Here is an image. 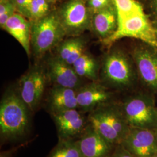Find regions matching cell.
Instances as JSON below:
<instances>
[{"mask_svg": "<svg viewBox=\"0 0 157 157\" xmlns=\"http://www.w3.org/2000/svg\"><path fill=\"white\" fill-rule=\"evenodd\" d=\"M47 107L51 115L69 109H78L76 90L53 86L47 97Z\"/></svg>", "mask_w": 157, "mask_h": 157, "instance_id": "obj_15", "label": "cell"}, {"mask_svg": "<svg viewBox=\"0 0 157 157\" xmlns=\"http://www.w3.org/2000/svg\"></svg>", "mask_w": 157, "mask_h": 157, "instance_id": "obj_32", "label": "cell"}, {"mask_svg": "<svg viewBox=\"0 0 157 157\" xmlns=\"http://www.w3.org/2000/svg\"><path fill=\"white\" fill-rule=\"evenodd\" d=\"M30 112L17 91H8L0 104L1 140L17 141L28 135L30 128Z\"/></svg>", "mask_w": 157, "mask_h": 157, "instance_id": "obj_1", "label": "cell"}, {"mask_svg": "<svg viewBox=\"0 0 157 157\" xmlns=\"http://www.w3.org/2000/svg\"><path fill=\"white\" fill-rule=\"evenodd\" d=\"M86 1H87V0H86Z\"/></svg>", "mask_w": 157, "mask_h": 157, "instance_id": "obj_31", "label": "cell"}, {"mask_svg": "<svg viewBox=\"0 0 157 157\" xmlns=\"http://www.w3.org/2000/svg\"><path fill=\"white\" fill-rule=\"evenodd\" d=\"M46 75L53 86L78 90L83 84L81 78L75 72L72 65L56 56L47 62Z\"/></svg>", "mask_w": 157, "mask_h": 157, "instance_id": "obj_11", "label": "cell"}, {"mask_svg": "<svg viewBox=\"0 0 157 157\" xmlns=\"http://www.w3.org/2000/svg\"><path fill=\"white\" fill-rule=\"evenodd\" d=\"M112 2V0H87V6L93 15V13L105 8Z\"/></svg>", "mask_w": 157, "mask_h": 157, "instance_id": "obj_23", "label": "cell"}, {"mask_svg": "<svg viewBox=\"0 0 157 157\" xmlns=\"http://www.w3.org/2000/svg\"><path fill=\"white\" fill-rule=\"evenodd\" d=\"M32 23L26 17L16 12L6 22L2 29L11 35L22 46L26 54L31 53Z\"/></svg>", "mask_w": 157, "mask_h": 157, "instance_id": "obj_16", "label": "cell"}, {"mask_svg": "<svg viewBox=\"0 0 157 157\" xmlns=\"http://www.w3.org/2000/svg\"><path fill=\"white\" fill-rule=\"evenodd\" d=\"M110 157H135L121 144L118 145L117 148L113 152Z\"/></svg>", "mask_w": 157, "mask_h": 157, "instance_id": "obj_25", "label": "cell"}, {"mask_svg": "<svg viewBox=\"0 0 157 157\" xmlns=\"http://www.w3.org/2000/svg\"><path fill=\"white\" fill-rule=\"evenodd\" d=\"M47 2H48L49 3H50L51 4L54 5L58 1H59V0H46Z\"/></svg>", "mask_w": 157, "mask_h": 157, "instance_id": "obj_27", "label": "cell"}, {"mask_svg": "<svg viewBox=\"0 0 157 157\" xmlns=\"http://www.w3.org/2000/svg\"><path fill=\"white\" fill-rule=\"evenodd\" d=\"M77 142L84 157H110L112 154L113 145L89 123Z\"/></svg>", "mask_w": 157, "mask_h": 157, "instance_id": "obj_13", "label": "cell"}, {"mask_svg": "<svg viewBox=\"0 0 157 157\" xmlns=\"http://www.w3.org/2000/svg\"><path fill=\"white\" fill-rule=\"evenodd\" d=\"M137 74L151 90L157 92V50L143 43L132 52Z\"/></svg>", "mask_w": 157, "mask_h": 157, "instance_id": "obj_8", "label": "cell"}, {"mask_svg": "<svg viewBox=\"0 0 157 157\" xmlns=\"http://www.w3.org/2000/svg\"><path fill=\"white\" fill-rule=\"evenodd\" d=\"M153 24H154V29H155V33H156L157 37V22H153Z\"/></svg>", "mask_w": 157, "mask_h": 157, "instance_id": "obj_28", "label": "cell"}, {"mask_svg": "<svg viewBox=\"0 0 157 157\" xmlns=\"http://www.w3.org/2000/svg\"><path fill=\"white\" fill-rule=\"evenodd\" d=\"M137 1H144V0H137ZM139 2H140V1H139Z\"/></svg>", "mask_w": 157, "mask_h": 157, "instance_id": "obj_29", "label": "cell"}, {"mask_svg": "<svg viewBox=\"0 0 157 157\" xmlns=\"http://www.w3.org/2000/svg\"><path fill=\"white\" fill-rule=\"evenodd\" d=\"M79 77L88 78L92 82L98 79V65L95 58L85 52L72 65Z\"/></svg>", "mask_w": 157, "mask_h": 157, "instance_id": "obj_18", "label": "cell"}, {"mask_svg": "<svg viewBox=\"0 0 157 157\" xmlns=\"http://www.w3.org/2000/svg\"><path fill=\"white\" fill-rule=\"evenodd\" d=\"M48 157H84L77 141L59 139Z\"/></svg>", "mask_w": 157, "mask_h": 157, "instance_id": "obj_19", "label": "cell"}, {"mask_svg": "<svg viewBox=\"0 0 157 157\" xmlns=\"http://www.w3.org/2000/svg\"><path fill=\"white\" fill-rule=\"evenodd\" d=\"M120 107L131 128L157 130V109L151 97L132 96Z\"/></svg>", "mask_w": 157, "mask_h": 157, "instance_id": "obj_5", "label": "cell"}, {"mask_svg": "<svg viewBox=\"0 0 157 157\" xmlns=\"http://www.w3.org/2000/svg\"><path fill=\"white\" fill-rule=\"evenodd\" d=\"M121 145L135 157H153L157 154V131L130 128Z\"/></svg>", "mask_w": 157, "mask_h": 157, "instance_id": "obj_9", "label": "cell"}, {"mask_svg": "<svg viewBox=\"0 0 157 157\" xmlns=\"http://www.w3.org/2000/svg\"><path fill=\"white\" fill-rule=\"evenodd\" d=\"M118 25V13L112 2L93 13L91 30L102 41H104L115 33Z\"/></svg>", "mask_w": 157, "mask_h": 157, "instance_id": "obj_14", "label": "cell"}, {"mask_svg": "<svg viewBox=\"0 0 157 157\" xmlns=\"http://www.w3.org/2000/svg\"><path fill=\"white\" fill-rule=\"evenodd\" d=\"M86 39L82 36L69 37L58 45L56 56L67 64L72 65L86 52Z\"/></svg>", "mask_w": 157, "mask_h": 157, "instance_id": "obj_17", "label": "cell"}, {"mask_svg": "<svg viewBox=\"0 0 157 157\" xmlns=\"http://www.w3.org/2000/svg\"><path fill=\"white\" fill-rule=\"evenodd\" d=\"M16 8L17 12L29 19V8L33 0H11Z\"/></svg>", "mask_w": 157, "mask_h": 157, "instance_id": "obj_22", "label": "cell"}, {"mask_svg": "<svg viewBox=\"0 0 157 157\" xmlns=\"http://www.w3.org/2000/svg\"><path fill=\"white\" fill-rule=\"evenodd\" d=\"M13 150H8L5 151H2L0 154V157H12Z\"/></svg>", "mask_w": 157, "mask_h": 157, "instance_id": "obj_26", "label": "cell"}, {"mask_svg": "<svg viewBox=\"0 0 157 157\" xmlns=\"http://www.w3.org/2000/svg\"><path fill=\"white\" fill-rule=\"evenodd\" d=\"M56 11L66 37L81 36L86 30H91L93 13L86 0H67Z\"/></svg>", "mask_w": 157, "mask_h": 157, "instance_id": "obj_6", "label": "cell"}, {"mask_svg": "<svg viewBox=\"0 0 157 157\" xmlns=\"http://www.w3.org/2000/svg\"><path fill=\"white\" fill-rule=\"evenodd\" d=\"M150 13L154 19V22H157V0H144Z\"/></svg>", "mask_w": 157, "mask_h": 157, "instance_id": "obj_24", "label": "cell"}, {"mask_svg": "<svg viewBox=\"0 0 157 157\" xmlns=\"http://www.w3.org/2000/svg\"><path fill=\"white\" fill-rule=\"evenodd\" d=\"M52 6L46 0H33L29 8V21L32 23L47 15L53 10Z\"/></svg>", "mask_w": 157, "mask_h": 157, "instance_id": "obj_20", "label": "cell"}, {"mask_svg": "<svg viewBox=\"0 0 157 157\" xmlns=\"http://www.w3.org/2000/svg\"><path fill=\"white\" fill-rule=\"evenodd\" d=\"M153 157H157V154L156 155H155V156H154Z\"/></svg>", "mask_w": 157, "mask_h": 157, "instance_id": "obj_30", "label": "cell"}, {"mask_svg": "<svg viewBox=\"0 0 157 157\" xmlns=\"http://www.w3.org/2000/svg\"><path fill=\"white\" fill-rule=\"evenodd\" d=\"M47 80L41 67H35L20 78L17 91L31 112H35L43 98Z\"/></svg>", "mask_w": 157, "mask_h": 157, "instance_id": "obj_7", "label": "cell"}, {"mask_svg": "<svg viewBox=\"0 0 157 157\" xmlns=\"http://www.w3.org/2000/svg\"><path fill=\"white\" fill-rule=\"evenodd\" d=\"M138 75L134 60L124 51L118 48L110 51L105 56L101 68L103 82L117 89H125L135 83Z\"/></svg>", "mask_w": 157, "mask_h": 157, "instance_id": "obj_3", "label": "cell"}, {"mask_svg": "<svg viewBox=\"0 0 157 157\" xmlns=\"http://www.w3.org/2000/svg\"><path fill=\"white\" fill-rule=\"evenodd\" d=\"M89 123L113 146L122 143L130 127L120 106L109 102L89 113Z\"/></svg>", "mask_w": 157, "mask_h": 157, "instance_id": "obj_2", "label": "cell"}, {"mask_svg": "<svg viewBox=\"0 0 157 157\" xmlns=\"http://www.w3.org/2000/svg\"><path fill=\"white\" fill-rule=\"evenodd\" d=\"M118 15L128 14L132 12L143 8V5L137 0H112Z\"/></svg>", "mask_w": 157, "mask_h": 157, "instance_id": "obj_21", "label": "cell"}, {"mask_svg": "<svg viewBox=\"0 0 157 157\" xmlns=\"http://www.w3.org/2000/svg\"><path fill=\"white\" fill-rule=\"evenodd\" d=\"M76 97L78 109L84 113H89L109 102L112 94L104 85L92 82L82 85L76 90Z\"/></svg>", "mask_w": 157, "mask_h": 157, "instance_id": "obj_12", "label": "cell"}, {"mask_svg": "<svg viewBox=\"0 0 157 157\" xmlns=\"http://www.w3.org/2000/svg\"><path fill=\"white\" fill-rule=\"evenodd\" d=\"M84 113L78 109H72L51 115L59 139L73 140L82 135L89 124Z\"/></svg>", "mask_w": 157, "mask_h": 157, "instance_id": "obj_10", "label": "cell"}, {"mask_svg": "<svg viewBox=\"0 0 157 157\" xmlns=\"http://www.w3.org/2000/svg\"><path fill=\"white\" fill-rule=\"evenodd\" d=\"M66 34L56 10L32 23L31 50L34 56L41 58L53 48L62 42Z\"/></svg>", "mask_w": 157, "mask_h": 157, "instance_id": "obj_4", "label": "cell"}]
</instances>
